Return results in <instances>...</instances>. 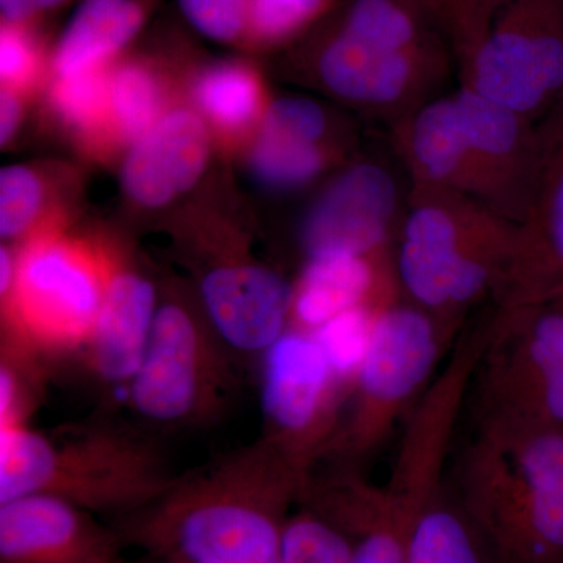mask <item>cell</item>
Here are the masks:
<instances>
[{
	"mask_svg": "<svg viewBox=\"0 0 563 563\" xmlns=\"http://www.w3.org/2000/svg\"><path fill=\"white\" fill-rule=\"evenodd\" d=\"M309 472L262 435L111 521L128 547L181 563H280Z\"/></svg>",
	"mask_w": 563,
	"mask_h": 563,
	"instance_id": "cell-1",
	"label": "cell"
},
{
	"mask_svg": "<svg viewBox=\"0 0 563 563\" xmlns=\"http://www.w3.org/2000/svg\"><path fill=\"white\" fill-rule=\"evenodd\" d=\"M312 32L321 84L398 122L433 99L454 60L450 35L422 0H342Z\"/></svg>",
	"mask_w": 563,
	"mask_h": 563,
	"instance_id": "cell-2",
	"label": "cell"
},
{
	"mask_svg": "<svg viewBox=\"0 0 563 563\" xmlns=\"http://www.w3.org/2000/svg\"><path fill=\"white\" fill-rule=\"evenodd\" d=\"M177 476L157 440L110 418L52 432L0 426V503L51 495L114 521L157 499Z\"/></svg>",
	"mask_w": 563,
	"mask_h": 563,
	"instance_id": "cell-3",
	"label": "cell"
},
{
	"mask_svg": "<svg viewBox=\"0 0 563 563\" xmlns=\"http://www.w3.org/2000/svg\"><path fill=\"white\" fill-rule=\"evenodd\" d=\"M451 487L493 563H563V432L476 426Z\"/></svg>",
	"mask_w": 563,
	"mask_h": 563,
	"instance_id": "cell-4",
	"label": "cell"
},
{
	"mask_svg": "<svg viewBox=\"0 0 563 563\" xmlns=\"http://www.w3.org/2000/svg\"><path fill=\"white\" fill-rule=\"evenodd\" d=\"M515 225L468 196L410 188L393 251L402 301L457 339L466 313L492 298L512 250Z\"/></svg>",
	"mask_w": 563,
	"mask_h": 563,
	"instance_id": "cell-5",
	"label": "cell"
},
{
	"mask_svg": "<svg viewBox=\"0 0 563 563\" xmlns=\"http://www.w3.org/2000/svg\"><path fill=\"white\" fill-rule=\"evenodd\" d=\"M453 49L461 87L529 120L563 101V0H485Z\"/></svg>",
	"mask_w": 563,
	"mask_h": 563,
	"instance_id": "cell-6",
	"label": "cell"
},
{
	"mask_svg": "<svg viewBox=\"0 0 563 563\" xmlns=\"http://www.w3.org/2000/svg\"><path fill=\"white\" fill-rule=\"evenodd\" d=\"M457 339L431 314L402 299L383 310L374 322L339 431L321 463L361 468L372 459L396 422L420 401Z\"/></svg>",
	"mask_w": 563,
	"mask_h": 563,
	"instance_id": "cell-7",
	"label": "cell"
},
{
	"mask_svg": "<svg viewBox=\"0 0 563 563\" xmlns=\"http://www.w3.org/2000/svg\"><path fill=\"white\" fill-rule=\"evenodd\" d=\"M111 257L54 231L31 236L3 292L2 342L43 361L79 355L101 313Z\"/></svg>",
	"mask_w": 563,
	"mask_h": 563,
	"instance_id": "cell-8",
	"label": "cell"
},
{
	"mask_svg": "<svg viewBox=\"0 0 563 563\" xmlns=\"http://www.w3.org/2000/svg\"><path fill=\"white\" fill-rule=\"evenodd\" d=\"M235 354L206 318L177 301L158 303L129 404L158 429L207 428L220 421L239 390Z\"/></svg>",
	"mask_w": 563,
	"mask_h": 563,
	"instance_id": "cell-9",
	"label": "cell"
},
{
	"mask_svg": "<svg viewBox=\"0 0 563 563\" xmlns=\"http://www.w3.org/2000/svg\"><path fill=\"white\" fill-rule=\"evenodd\" d=\"M472 388L476 426L563 432V309L495 307Z\"/></svg>",
	"mask_w": 563,
	"mask_h": 563,
	"instance_id": "cell-10",
	"label": "cell"
},
{
	"mask_svg": "<svg viewBox=\"0 0 563 563\" xmlns=\"http://www.w3.org/2000/svg\"><path fill=\"white\" fill-rule=\"evenodd\" d=\"M258 363L263 435L312 473L339 431L352 385L309 332L288 329Z\"/></svg>",
	"mask_w": 563,
	"mask_h": 563,
	"instance_id": "cell-11",
	"label": "cell"
},
{
	"mask_svg": "<svg viewBox=\"0 0 563 563\" xmlns=\"http://www.w3.org/2000/svg\"><path fill=\"white\" fill-rule=\"evenodd\" d=\"M539 163L523 220L493 290L495 307L554 301L563 291V101L537 122Z\"/></svg>",
	"mask_w": 563,
	"mask_h": 563,
	"instance_id": "cell-12",
	"label": "cell"
},
{
	"mask_svg": "<svg viewBox=\"0 0 563 563\" xmlns=\"http://www.w3.org/2000/svg\"><path fill=\"white\" fill-rule=\"evenodd\" d=\"M454 95L472 144L476 199L518 224L528 210L539 163L537 122L468 88Z\"/></svg>",
	"mask_w": 563,
	"mask_h": 563,
	"instance_id": "cell-13",
	"label": "cell"
},
{
	"mask_svg": "<svg viewBox=\"0 0 563 563\" xmlns=\"http://www.w3.org/2000/svg\"><path fill=\"white\" fill-rule=\"evenodd\" d=\"M113 525L51 495L0 503V563H125Z\"/></svg>",
	"mask_w": 563,
	"mask_h": 563,
	"instance_id": "cell-14",
	"label": "cell"
},
{
	"mask_svg": "<svg viewBox=\"0 0 563 563\" xmlns=\"http://www.w3.org/2000/svg\"><path fill=\"white\" fill-rule=\"evenodd\" d=\"M399 211V187L377 163H357L321 192L302 224L307 257L325 254H380Z\"/></svg>",
	"mask_w": 563,
	"mask_h": 563,
	"instance_id": "cell-15",
	"label": "cell"
},
{
	"mask_svg": "<svg viewBox=\"0 0 563 563\" xmlns=\"http://www.w3.org/2000/svg\"><path fill=\"white\" fill-rule=\"evenodd\" d=\"M299 506L309 507L351 540L350 563H407V509L384 484L352 466H320L307 477Z\"/></svg>",
	"mask_w": 563,
	"mask_h": 563,
	"instance_id": "cell-16",
	"label": "cell"
},
{
	"mask_svg": "<svg viewBox=\"0 0 563 563\" xmlns=\"http://www.w3.org/2000/svg\"><path fill=\"white\" fill-rule=\"evenodd\" d=\"M202 309L235 355L258 358L290 329L292 285L268 266L222 262L202 274Z\"/></svg>",
	"mask_w": 563,
	"mask_h": 563,
	"instance_id": "cell-17",
	"label": "cell"
},
{
	"mask_svg": "<svg viewBox=\"0 0 563 563\" xmlns=\"http://www.w3.org/2000/svg\"><path fill=\"white\" fill-rule=\"evenodd\" d=\"M401 299L393 251L318 255L292 287L290 329L313 333L350 310H384Z\"/></svg>",
	"mask_w": 563,
	"mask_h": 563,
	"instance_id": "cell-18",
	"label": "cell"
},
{
	"mask_svg": "<svg viewBox=\"0 0 563 563\" xmlns=\"http://www.w3.org/2000/svg\"><path fill=\"white\" fill-rule=\"evenodd\" d=\"M209 155L202 118L188 109L168 111L133 143L122 165V187L140 206H165L199 180Z\"/></svg>",
	"mask_w": 563,
	"mask_h": 563,
	"instance_id": "cell-19",
	"label": "cell"
},
{
	"mask_svg": "<svg viewBox=\"0 0 563 563\" xmlns=\"http://www.w3.org/2000/svg\"><path fill=\"white\" fill-rule=\"evenodd\" d=\"M158 292L143 274L118 266L111 258L102 309L79 357L103 385H128L141 357L158 309Z\"/></svg>",
	"mask_w": 563,
	"mask_h": 563,
	"instance_id": "cell-20",
	"label": "cell"
},
{
	"mask_svg": "<svg viewBox=\"0 0 563 563\" xmlns=\"http://www.w3.org/2000/svg\"><path fill=\"white\" fill-rule=\"evenodd\" d=\"M396 136L412 188L476 199L472 144L454 92L433 98L402 118Z\"/></svg>",
	"mask_w": 563,
	"mask_h": 563,
	"instance_id": "cell-21",
	"label": "cell"
},
{
	"mask_svg": "<svg viewBox=\"0 0 563 563\" xmlns=\"http://www.w3.org/2000/svg\"><path fill=\"white\" fill-rule=\"evenodd\" d=\"M147 14L150 0H80L55 44V76L106 66L135 40Z\"/></svg>",
	"mask_w": 563,
	"mask_h": 563,
	"instance_id": "cell-22",
	"label": "cell"
},
{
	"mask_svg": "<svg viewBox=\"0 0 563 563\" xmlns=\"http://www.w3.org/2000/svg\"><path fill=\"white\" fill-rule=\"evenodd\" d=\"M406 555L407 563H493L448 481L407 510Z\"/></svg>",
	"mask_w": 563,
	"mask_h": 563,
	"instance_id": "cell-23",
	"label": "cell"
},
{
	"mask_svg": "<svg viewBox=\"0 0 563 563\" xmlns=\"http://www.w3.org/2000/svg\"><path fill=\"white\" fill-rule=\"evenodd\" d=\"M328 163L324 144L301 132L262 121L251 154V168L266 187L292 190L322 173Z\"/></svg>",
	"mask_w": 563,
	"mask_h": 563,
	"instance_id": "cell-24",
	"label": "cell"
},
{
	"mask_svg": "<svg viewBox=\"0 0 563 563\" xmlns=\"http://www.w3.org/2000/svg\"><path fill=\"white\" fill-rule=\"evenodd\" d=\"M195 101L218 129L240 133L261 114V81L242 63H218L196 79Z\"/></svg>",
	"mask_w": 563,
	"mask_h": 563,
	"instance_id": "cell-25",
	"label": "cell"
},
{
	"mask_svg": "<svg viewBox=\"0 0 563 563\" xmlns=\"http://www.w3.org/2000/svg\"><path fill=\"white\" fill-rule=\"evenodd\" d=\"M161 80L139 63L110 73V124L118 139L135 143L163 114Z\"/></svg>",
	"mask_w": 563,
	"mask_h": 563,
	"instance_id": "cell-26",
	"label": "cell"
},
{
	"mask_svg": "<svg viewBox=\"0 0 563 563\" xmlns=\"http://www.w3.org/2000/svg\"><path fill=\"white\" fill-rule=\"evenodd\" d=\"M342 0H250L247 46L272 49L309 35Z\"/></svg>",
	"mask_w": 563,
	"mask_h": 563,
	"instance_id": "cell-27",
	"label": "cell"
},
{
	"mask_svg": "<svg viewBox=\"0 0 563 563\" xmlns=\"http://www.w3.org/2000/svg\"><path fill=\"white\" fill-rule=\"evenodd\" d=\"M52 102L70 128L84 135H101L110 124V73L106 66L57 77Z\"/></svg>",
	"mask_w": 563,
	"mask_h": 563,
	"instance_id": "cell-28",
	"label": "cell"
},
{
	"mask_svg": "<svg viewBox=\"0 0 563 563\" xmlns=\"http://www.w3.org/2000/svg\"><path fill=\"white\" fill-rule=\"evenodd\" d=\"M46 361L3 343L0 351V426L27 424L43 390Z\"/></svg>",
	"mask_w": 563,
	"mask_h": 563,
	"instance_id": "cell-29",
	"label": "cell"
},
{
	"mask_svg": "<svg viewBox=\"0 0 563 563\" xmlns=\"http://www.w3.org/2000/svg\"><path fill=\"white\" fill-rule=\"evenodd\" d=\"M351 540L306 506L296 507L282 544L280 563H350Z\"/></svg>",
	"mask_w": 563,
	"mask_h": 563,
	"instance_id": "cell-30",
	"label": "cell"
},
{
	"mask_svg": "<svg viewBox=\"0 0 563 563\" xmlns=\"http://www.w3.org/2000/svg\"><path fill=\"white\" fill-rule=\"evenodd\" d=\"M44 203L40 177L25 166H9L0 173V235L16 240L32 232Z\"/></svg>",
	"mask_w": 563,
	"mask_h": 563,
	"instance_id": "cell-31",
	"label": "cell"
},
{
	"mask_svg": "<svg viewBox=\"0 0 563 563\" xmlns=\"http://www.w3.org/2000/svg\"><path fill=\"white\" fill-rule=\"evenodd\" d=\"M185 20L206 38L246 44L250 0H177Z\"/></svg>",
	"mask_w": 563,
	"mask_h": 563,
	"instance_id": "cell-32",
	"label": "cell"
},
{
	"mask_svg": "<svg viewBox=\"0 0 563 563\" xmlns=\"http://www.w3.org/2000/svg\"><path fill=\"white\" fill-rule=\"evenodd\" d=\"M41 51L33 25L2 24L0 29V77L3 88L20 92L38 76Z\"/></svg>",
	"mask_w": 563,
	"mask_h": 563,
	"instance_id": "cell-33",
	"label": "cell"
},
{
	"mask_svg": "<svg viewBox=\"0 0 563 563\" xmlns=\"http://www.w3.org/2000/svg\"><path fill=\"white\" fill-rule=\"evenodd\" d=\"M442 22L444 31L455 43L468 29L485 0H422Z\"/></svg>",
	"mask_w": 563,
	"mask_h": 563,
	"instance_id": "cell-34",
	"label": "cell"
},
{
	"mask_svg": "<svg viewBox=\"0 0 563 563\" xmlns=\"http://www.w3.org/2000/svg\"><path fill=\"white\" fill-rule=\"evenodd\" d=\"M69 0H0L2 24L33 25L44 14L62 9Z\"/></svg>",
	"mask_w": 563,
	"mask_h": 563,
	"instance_id": "cell-35",
	"label": "cell"
},
{
	"mask_svg": "<svg viewBox=\"0 0 563 563\" xmlns=\"http://www.w3.org/2000/svg\"><path fill=\"white\" fill-rule=\"evenodd\" d=\"M22 106L20 92L2 88L0 95V141L5 144L20 128Z\"/></svg>",
	"mask_w": 563,
	"mask_h": 563,
	"instance_id": "cell-36",
	"label": "cell"
},
{
	"mask_svg": "<svg viewBox=\"0 0 563 563\" xmlns=\"http://www.w3.org/2000/svg\"><path fill=\"white\" fill-rule=\"evenodd\" d=\"M141 563H181V562L172 561V559L151 558V561L141 562Z\"/></svg>",
	"mask_w": 563,
	"mask_h": 563,
	"instance_id": "cell-37",
	"label": "cell"
},
{
	"mask_svg": "<svg viewBox=\"0 0 563 563\" xmlns=\"http://www.w3.org/2000/svg\"><path fill=\"white\" fill-rule=\"evenodd\" d=\"M551 303H554V306L561 307V309H563V291L558 296V298L554 299V301H551Z\"/></svg>",
	"mask_w": 563,
	"mask_h": 563,
	"instance_id": "cell-38",
	"label": "cell"
}]
</instances>
